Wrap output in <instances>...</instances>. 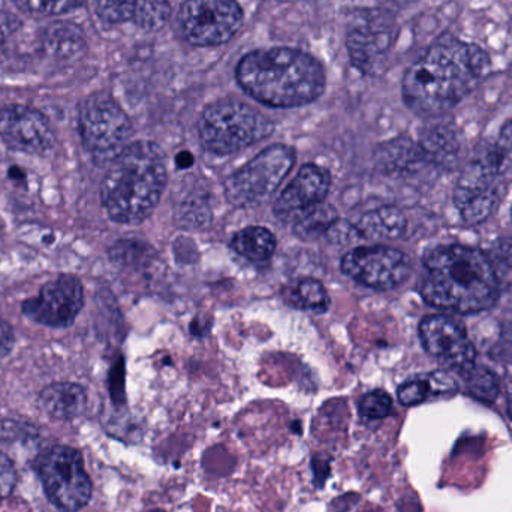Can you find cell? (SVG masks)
Listing matches in <instances>:
<instances>
[{
	"label": "cell",
	"instance_id": "5",
	"mask_svg": "<svg viewBox=\"0 0 512 512\" xmlns=\"http://www.w3.org/2000/svg\"><path fill=\"white\" fill-rule=\"evenodd\" d=\"M512 167V129L502 132L495 144L475 159L457 183L456 206L468 224H481L502 200L504 176Z\"/></svg>",
	"mask_w": 512,
	"mask_h": 512
},
{
	"label": "cell",
	"instance_id": "11",
	"mask_svg": "<svg viewBox=\"0 0 512 512\" xmlns=\"http://www.w3.org/2000/svg\"><path fill=\"white\" fill-rule=\"evenodd\" d=\"M412 265L408 256L387 246L355 248L342 259V271L367 288L388 291L406 282Z\"/></svg>",
	"mask_w": 512,
	"mask_h": 512
},
{
	"label": "cell",
	"instance_id": "29",
	"mask_svg": "<svg viewBox=\"0 0 512 512\" xmlns=\"http://www.w3.org/2000/svg\"><path fill=\"white\" fill-rule=\"evenodd\" d=\"M17 484V471L14 463L0 451V501L8 498Z\"/></svg>",
	"mask_w": 512,
	"mask_h": 512
},
{
	"label": "cell",
	"instance_id": "23",
	"mask_svg": "<svg viewBox=\"0 0 512 512\" xmlns=\"http://www.w3.org/2000/svg\"><path fill=\"white\" fill-rule=\"evenodd\" d=\"M421 152L436 162H447L457 152V141L450 129L430 128L421 137Z\"/></svg>",
	"mask_w": 512,
	"mask_h": 512
},
{
	"label": "cell",
	"instance_id": "12",
	"mask_svg": "<svg viewBox=\"0 0 512 512\" xmlns=\"http://www.w3.org/2000/svg\"><path fill=\"white\" fill-rule=\"evenodd\" d=\"M83 306V283L72 274H62L45 283L36 297L23 301L21 312L44 327L66 328L74 324Z\"/></svg>",
	"mask_w": 512,
	"mask_h": 512
},
{
	"label": "cell",
	"instance_id": "13",
	"mask_svg": "<svg viewBox=\"0 0 512 512\" xmlns=\"http://www.w3.org/2000/svg\"><path fill=\"white\" fill-rule=\"evenodd\" d=\"M0 138L9 149L27 155H47L56 135L47 117L27 105H6L0 110Z\"/></svg>",
	"mask_w": 512,
	"mask_h": 512
},
{
	"label": "cell",
	"instance_id": "33",
	"mask_svg": "<svg viewBox=\"0 0 512 512\" xmlns=\"http://www.w3.org/2000/svg\"><path fill=\"white\" fill-rule=\"evenodd\" d=\"M507 399H508V412H510V417L512 420V378L507 385Z\"/></svg>",
	"mask_w": 512,
	"mask_h": 512
},
{
	"label": "cell",
	"instance_id": "32",
	"mask_svg": "<svg viewBox=\"0 0 512 512\" xmlns=\"http://www.w3.org/2000/svg\"><path fill=\"white\" fill-rule=\"evenodd\" d=\"M495 254L505 264L512 267V237H502L495 243Z\"/></svg>",
	"mask_w": 512,
	"mask_h": 512
},
{
	"label": "cell",
	"instance_id": "4",
	"mask_svg": "<svg viewBox=\"0 0 512 512\" xmlns=\"http://www.w3.org/2000/svg\"><path fill=\"white\" fill-rule=\"evenodd\" d=\"M167 180V156L158 144H129L108 165L101 186L102 206L117 224H141L155 212Z\"/></svg>",
	"mask_w": 512,
	"mask_h": 512
},
{
	"label": "cell",
	"instance_id": "30",
	"mask_svg": "<svg viewBox=\"0 0 512 512\" xmlns=\"http://www.w3.org/2000/svg\"><path fill=\"white\" fill-rule=\"evenodd\" d=\"M21 24L23 23L17 15L0 11V47L5 45L21 29Z\"/></svg>",
	"mask_w": 512,
	"mask_h": 512
},
{
	"label": "cell",
	"instance_id": "15",
	"mask_svg": "<svg viewBox=\"0 0 512 512\" xmlns=\"http://www.w3.org/2000/svg\"><path fill=\"white\" fill-rule=\"evenodd\" d=\"M394 39V23L381 11L360 12L349 24L348 51L352 63L370 71L387 53Z\"/></svg>",
	"mask_w": 512,
	"mask_h": 512
},
{
	"label": "cell",
	"instance_id": "6",
	"mask_svg": "<svg viewBox=\"0 0 512 512\" xmlns=\"http://www.w3.org/2000/svg\"><path fill=\"white\" fill-rule=\"evenodd\" d=\"M201 143L215 155H231L252 146L273 132L270 120L239 99H219L204 110Z\"/></svg>",
	"mask_w": 512,
	"mask_h": 512
},
{
	"label": "cell",
	"instance_id": "27",
	"mask_svg": "<svg viewBox=\"0 0 512 512\" xmlns=\"http://www.w3.org/2000/svg\"><path fill=\"white\" fill-rule=\"evenodd\" d=\"M469 390L480 399L493 400L498 394V381L493 373L487 370H475L472 367L469 372Z\"/></svg>",
	"mask_w": 512,
	"mask_h": 512
},
{
	"label": "cell",
	"instance_id": "9",
	"mask_svg": "<svg viewBox=\"0 0 512 512\" xmlns=\"http://www.w3.org/2000/svg\"><path fill=\"white\" fill-rule=\"evenodd\" d=\"M295 153L285 144H273L262 150L225 183L228 201L236 207H254L264 203L279 188L294 167Z\"/></svg>",
	"mask_w": 512,
	"mask_h": 512
},
{
	"label": "cell",
	"instance_id": "8",
	"mask_svg": "<svg viewBox=\"0 0 512 512\" xmlns=\"http://www.w3.org/2000/svg\"><path fill=\"white\" fill-rule=\"evenodd\" d=\"M35 469L45 495L59 510H81L92 499L93 484L84 469L83 457L75 448L54 445L36 459Z\"/></svg>",
	"mask_w": 512,
	"mask_h": 512
},
{
	"label": "cell",
	"instance_id": "14",
	"mask_svg": "<svg viewBox=\"0 0 512 512\" xmlns=\"http://www.w3.org/2000/svg\"><path fill=\"white\" fill-rule=\"evenodd\" d=\"M424 348L450 369L469 372L475 364V348L465 328L448 316H427L420 324Z\"/></svg>",
	"mask_w": 512,
	"mask_h": 512
},
{
	"label": "cell",
	"instance_id": "3",
	"mask_svg": "<svg viewBox=\"0 0 512 512\" xmlns=\"http://www.w3.org/2000/svg\"><path fill=\"white\" fill-rule=\"evenodd\" d=\"M236 75L249 96L273 108L303 107L325 89L321 63L294 48L252 51L240 60Z\"/></svg>",
	"mask_w": 512,
	"mask_h": 512
},
{
	"label": "cell",
	"instance_id": "17",
	"mask_svg": "<svg viewBox=\"0 0 512 512\" xmlns=\"http://www.w3.org/2000/svg\"><path fill=\"white\" fill-rule=\"evenodd\" d=\"M331 177L325 168L315 164L304 165L274 204V213L279 218L298 215L322 203L330 191Z\"/></svg>",
	"mask_w": 512,
	"mask_h": 512
},
{
	"label": "cell",
	"instance_id": "2",
	"mask_svg": "<svg viewBox=\"0 0 512 512\" xmlns=\"http://www.w3.org/2000/svg\"><path fill=\"white\" fill-rule=\"evenodd\" d=\"M421 295L430 306L457 313L489 309L499 297V282L487 256L466 246H441L424 258Z\"/></svg>",
	"mask_w": 512,
	"mask_h": 512
},
{
	"label": "cell",
	"instance_id": "20",
	"mask_svg": "<svg viewBox=\"0 0 512 512\" xmlns=\"http://www.w3.org/2000/svg\"><path fill=\"white\" fill-rule=\"evenodd\" d=\"M276 237L267 228L248 227L231 240V248L255 264L267 262L276 251Z\"/></svg>",
	"mask_w": 512,
	"mask_h": 512
},
{
	"label": "cell",
	"instance_id": "28",
	"mask_svg": "<svg viewBox=\"0 0 512 512\" xmlns=\"http://www.w3.org/2000/svg\"><path fill=\"white\" fill-rule=\"evenodd\" d=\"M430 393H432V385L427 381L417 379V381L403 384L402 387L399 388V391H397V397H399L402 405L414 406L424 402V400L429 397Z\"/></svg>",
	"mask_w": 512,
	"mask_h": 512
},
{
	"label": "cell",
	"instance_id": "22",
	"mask_svg": "<svg viewBox=\"0 0 512 512\" xmlns=\"http://www.w3.org/2000/svg\"><path fill=\"white\" fill-rule=\"evenodd\" d=\"M285 297L291 306L312 312H324L330 303L324 285L315 279H300L289 283Z\"/></svg>",
	"mask_w": 512,
	"mask_h": 512
},
{
	"label": "cell",
	"instance_id": "25",
	"mask_svg": "<svg viewBox=\"0 0 512 512\" xmlns=\"http://www.w3.org/2000/svg\"><path fill=\"white\" fill-rule=\"evenodd\" d=\"M391 409H393V400L384 390L370 391L358 405L361 417L369 418V420H381V418L388 417L391 414Z\"/></svg>",
	"mask_w": 512,
	"mask_h": 512
},
{
	"label": "cell",
	"instance_id": "19",
	"mask_svg": "<svg viewBox=\"0 0 512 512\" xmlns=\"http://www.w3.org/2000/svg\"><path fill=\"white\" fill-rule=\"evenodd\" d=\"M355 228L367 240H397L406 233L408 221L396 207H381L366 213Z\"/></svg>",
	"mask_w": 512,
	"mask_h": 512
},
{
	"label": "cell",
	"instance_id": "31",
	"mask_svg": "<svg viewBox=\"0 0 512 512\" xmlns=\"http://www.w3.org/2000/svg\"><path fill=\"white\" fill-rule=\"evenodd\" d=\"M15 336L11 325L0 318V358L6 357L14 348Z\"/></svg>",
	"mask_w": 512,
	"mask_h": 512
},
{
	"label": "cell",
	"instance_id": "26",
	"mask_svg": "<svg viewBox=\"0 0 512 512\" xmlns=\"http://www.w3.org/2000/svg\"><path fill=\"white\" fill-rule=\"evenodd\" d=\"M51 47L57 54H65L66 57L78 56L83 53V38L80 33L72 32V29H62L59 27L56 33H51Z\"/></svg>",
	"mask_w": 512,
	"mask_h": 512
},
{
	"label": "cell",
	"instance_id": "24",
	"mask_svg": "<svg viewBox=\"0 0 512 512\" xmlns=\"http://www.w3.org/2000/svg\"><path fill=\"white\" fill-rule=\"evenodd\" d=\"M15 5L36 17H57L69 14L83 5V0H14Z\"/></svg>",
	"mask_w": 512,
	"mask_h": 512
},
{
	"label": "cell",
	"instance_id": "1",
	"mask_svg": "<svg viewBox=\"0 0 512 512\" xmlns=\"http://www.w3.org/2000/svg\"><path fill=\"white\" fill-rule=\"evenodd\" d=\"M486 51L456 38H441L406 71L403 98L420 116L456 107L489 71Z\"/></svg>",
	"mask_w": 512,
	"mask_h": 512
},
{
	"label": "cell",
	"instance_id": "21",
	"mask_svg": "<svg viewBox=\"0 0 512 512\" xmlns=\"http://www.w3.org/2000/svg\"><path fill=\"white\" fill-rule=\"evenodd\" d=\"M337 221L339 218H337L334 207L322 201V203L298 213L295 218L294 233L301 239H316L322 234H327Z\"/></svg>",
	"mask_w": 512,
	"mask_h": 512
},
{
	"label": "cell",
	"instance_id": "16",
	"mask_svg": "<svg viewBox=\"0 0 512 512\" xmlns=\"http://www.w3.org/2000/svg\"><path fill=\"white\" fill-rule=\"evenodd\" d=\"M92 5L104 23H134L147 32L161 30L171 15L170 0H92Z\"/></svg>",
	"mask_w": 512,
	"mask_h": 512
},
{
	"label": "cell",
	"instance_id": "10",
	"mask_svg": "<svg viewBox=\"0 0 512 512\" xmlns=\"http://www.w3.org/2000/svg\"><path fill=\"white\" fill-rule=\"evenodd\" d=\"M183 35L197 47H218L230 41L243 24L236 0H186L180 9Z\"/></svg>",
	"mask_w": 512,
	"mask_h": 512
},
{
	"label": "cell",
	"instance_id": "7",
	"mask_svg": "<svg viewBox=\"0 0 512 512\" xmlns=\"http://www.w3.org/2000/svg\"><path fill=\"white\" fill-rule=\"evenodd\" d=\"M78 131L92 161L104 167L129 146L134 129L114 98L107 93H93L81 102Z\"/></svg>",
	"mask_w": 512,
	"mask_h": 512
},
{
	"label": "cell",
	"instance_id": "18",
	"mask_svg": "<svg viewBox=\"0 0 512 512\" xmlns=\"http://www.w3.org/2000/svg\"><path fill=\"white\" fill-rule=\"evenodd\" d=\"M39 406L53 420H74L86 409L87 393L74 382H54L39 394Z\"/></svg>",
	"mask_w": 512,
	"mask_h": 512
}]
</instances>
